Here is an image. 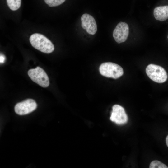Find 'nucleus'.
I'll return each mask as SVG.
<instances>
[{"label": "nucleus", "instance_id": "f257e3e1", "mask_svg": "<svg viewBox=\"0 0 168 168\" xmlns=\"http://www.w3.org/2000/svg\"><path fill=\"white\" fill-rule=\"evenodd\" d=\"M32 46L42 52L50 53L54 50V46L52 42L43 35L39 33L32 35L29 39Z\"/></svg>", "mask_w": 168, "mask_h": 168}, {"label": "nucleus", "instance_id": "f03ea898", "mask_svg": "<svg viewBox=\"0 0 168 168\" xmlns=\"http://www.w3.org/2000/svg\"><path fill=\"white\" fill-rule=\"evenodd\" d=\"M99 71L102 75L114 79L119 77L124 73L123 70L120 66L110 62L102 63L100 67Z\"/></svg>", "mask_w": 168, "mask_h": 168}, {"label": "nucleus", "instance_id": "7ed1b4c3", "mask_svg": "<svg viewBox=\"0 0 168 168\" xmlns=\"http://www.w3.org/2000/svg\"><path fill=\"white\" fill-rule=\"evenodd\" d=\"M146 71L148 77L155 82L162 83L167 80V73L164 69L160 66L150 64L147 66Z\"/></svg>", "mask_w": 168, "mask_h": 168}, {"label": "nucleus", "instance_id": "20e7f679", "mask_svg": "<svg viewBox=\"0 0 168 168\" xmlns=\"http://www.w3.org/2000/svg\"><path fill=\"white\" fill-rule=\"evenodd\" d=\"M28 74L34 82L43 87H47L49 84V77L45 71L39 67L30 69Z\"/></svg>", "mask_w": 168, "mask_h": 168}, {"label": "nucleus", "instance_id": "39448f33", "mask_svg": "<svg viewBox=\"0 0 168 168\" xmlns=\"http://www.w3.org/2000/svg\"><path fill=\"white\" fill-rule=\"evenodd\" d=\"M37 106L35 101L33 99H29L16 104L14 110L18 114L23 115L32 112L36 108Z\"/></svg>", "mask_w": 168, "mask_h": 168}, {"label": "nucleus", "instance_id": "423d86ee", "mask_svg": "<svg viewBox=\"0 0 168 168\" xmlns=\"http://www.w3.org/2000/svg\"><path fill=\"white\" fill-rule=\"evenodd\" d=\"M129 34V27L125 22H120L116 26L113 32V37L118 43L125 42Z\"/></svg>", "mask_w": 168, "mask_h": 168}, {"label": "nucleus", "instance_id": "0eeeda50", "mask_svg": "<svg viewBox=\"0 0 168 168\" xmlns=\"http://www.w3.org/2000/svg\"><path fill=\"white\" fill-rule=\"evenodd\" d=\"M110 119L118 124H125L128 121V116L124 109L121 106L115 105L112 107V111Z\"/></svg>", "mask_w": 168, "mask_h": 168}, {"label": "nucleus", "instance_id": "6e6552de", "mask_svg": "<svg viewBox=\"0 0 168 168\" xmlns=\"http://www.w3.org/2000/svg\"><path fill=\"white\" fill-rule=\"evenodd\" d=\"M82 28L89 34L94 35L97 30L96 22L94 17L90 14L85 13L81 17Z\"/></svg>", "mask_w": 168, "mask_h": 168}, {"label": "nucleus", "instance_id": "1a4fd4ad", "mask_svg": "<svg viewBox=\"0 0 168 168\" xmlns=\"http://www.w3.org/2000/svg\"><path fill=\"white\" fill-rule=\"evenodd\" d=\"M154 16L157 20L162 21L168 19V6H159L154 10Z\"/></svg>", "mask_w": 168, "mask_h": 168}, {"label": "nucleus", "instance_id": "9d476101", "mask_svg": "<svg viewBox=\"0 0 168 168\" xmlns=\"http://www.w3.org/2000/svg\"><path fill=\"white\" fill-rule=\"evenodd\" d=\"M7 4L12 10L16 11L20 7L21 0H7Z\"/></svg>", "mask_w": 168, "mask_h": 168}, {"label": "nucleus", "instance_id": "9b49d317", "mask_svg": "<svg viewBox=\"0 0 168 168\" xmlns=\"http://www.w3.org/2000/svg\"><path fill=\"white\" fill-rule=\"evenodd\" d=\"M150 168H168L165 164L157 160L152 161L150 163Z\"/></svg>", "mask_w": 168, "mask_h": 168}, {"label": "nucleus", "instance_id": "f8f14e48", "mask_svg": "<svg viewBox=\"0 0 168 168\" xmlns=\"http://www.w3.org/2000/svg\"><path fill=\"white\" fill-rule=\"evenodd\" d=\"M65 0H44L45 2L50 7L59 6Z\"/></svg>", "mask_w": 168, "mask_h": 168}, {"label": "nucleus", "instance_id": "ddd939ff", "mask_svg": "<svg viewBox=\"0 0 168 168\" xmlns=\"http://www.w3.org/2000/svg\"><path fill=\"white\" fill-rule=\"evenodd\" d=\"M5 60V56L2 54H0V62L1 63H3Z\"/></svg>", "mask_w": 168, "mask_h": 168}, {"label": "nucleus", "instance_id": "4468645a", "mask_svg": "<svg viewBox=\"0 0 168 168\" xmlns=\"http://www.w3.org/2000/svg\"><path fill=\"white\" fill-rule=\"evenodd\" d=\"M166 144L167 146L168 147V135L167 136L166 138Z\"/></svg>", "mask_w": 168, "mask_h": 168}, {"label": "nucleus", "instance_id": "2eb2a0df", "mask_svg": "<svg viewBox=\"0 0 168 168\" xmlns=\"http://www.w3.org/2000/svg\"><path fill=\"white\" fill-rule=\"evenodd\" d=\"M167 38H168V36H167Z\"/></svg>", "mask_w": 168, "mask_h": 168}]
</instances>
